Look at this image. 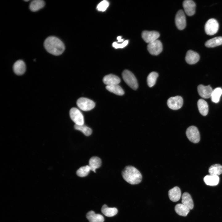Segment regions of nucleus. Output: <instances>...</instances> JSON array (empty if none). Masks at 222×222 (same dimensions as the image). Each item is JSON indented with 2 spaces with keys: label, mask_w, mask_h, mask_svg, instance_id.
I'll return each mask as SVG.
<instances>
[{
  "label": "nucleus",
  "mask_w": 222,
  "mask_h": 222,
  "mask_svg": "<svg viewBox=\"0 0 222 222\" xmlns=\"http://www.w3.org/2000/svg\"><path fill=\"white\" fill-rule=\"evenodd\" d=\"M158 76V73L154 72H152L149 74L147 77V82L149 87H151L155 84Z\"/></svg>",
  "instance_id": "nucleus-31"
},
{
  "label": "nucleus",
  "mask_w": 222,
  "mask_h": 222,
  "mask_svg": "<svg viewBox=\"0 0 222 222\" xmlns=\"http://www.w3.org/2000/svg\"><path fill=\"white\" fill-rule=\"evenodd\" d=\"M198 110L200 113L204 116L207 115L208 111V106L207 103L204 99H199L197 103Z\"/></svg>",
  "instance_id": "nucleus-21"
},
{
  "label": "nucleus",
  "mask_w": 222,
  "mask_h": 222,
  "mask_svg": "<svg viewBox=\"0 0 222 222\" xmlns=\"http://www.w3.org/2000/svg\"><path fill=\"white\" fill-rule=\"evenodd\" d=\"M222 44V37H214L207 40L205 46L208 47H213Z\"/></svg>",
  "instance_id": "nucleus-24"
},
{
  "label": "nucleus",
  "mask_w": 222,
  "mask_h": 222,
  "mask_svg": "<svg viewBox=\"0 0 222 222\" xmlns=\"http://www.w3.org/2000/svg\"><path fill=\"white\" fill-rule=\"evenodd\" d=\"M122 75L123 80L129 86L134 90L137 89L138 87L137 80L131 72L127 70H124Z\"/></svg>",
  "instance_id": "nucleus-3"
},
{
  "label": "nucleus",
  "mask_w": 222,
  "mask_h": 222,
  "mask_svg": "<svg viewBox=\"0 0 222 222\" xmlns=\"http://www.w3.org/2000/svg\"><path fill=\"white\" fill-rule=\"evenodd\" d=\"M105 88L109 91L118 95L122 96L124 94L123 90L118 84L107 85Z\"/></svg>",
  "instance_id": "nucleus-27"
},
{
  "label": "nucleus",
  "mask_w": 222,
  "mask_h": 222,
  "mask_svg": "<svg viewBox=\"0 0 222 222\" xmlns=\"http://www.w3.org/2000/svg\"><path fill=\"white\" fill-rule=\"evenodd\" d=\"M182 203L187 207L190 210L194 207V203L191 195L187 192L184 193L182 197Z\"/></svg>",
  "instance_id": "nucleus-20"
},
{
  "label": "nucleus",
  "mask_w": 222,
  "mask_h": 222,
  "mask_svg": "<svg viewBox=\"0 0 222 222\" xmlns=\"http://www.w3.org/2000/svg\"><path fill=\"white\" fill-rule=\"evenodd\" d=\"M69 115L72 120L78 125H84V120L83 116L81 112L76 108H72L69 111Z\"/></svg>",
  "instance_id": "nucleus-7"
},
{
  "label": "nucleus",
  "mask_w": 222,
  "mask_h": 222,
  "mask_svg": "<svg viewBox=\"0 0 222 222\" xmlns=\"http://www.w3.org/2000/svg\"><path fill=\"white\" fill-rule=\"evenodd\" d=\"M102 212L106 216L109 217H112L117 213V210L115 208H109L106 204L104 205L101 209Z\"/></svg>",
  "instance_id": "nucleus-26"
},
{
  "label": "nucleus",
  "mask_w": 222,
  "mask_h": 222,
  "mask_svg": "<svg viewBox=\"0 0 222 222\" xmlns=\"http://www.w3.org/2000/svg\"><path fill=\"white\" fill-rule=\"evenodd\" d=\"M44 46L48 52L56 56L61 54L65 48L63 43L58 38L54 36L47 37L44 41Z\"/></svg>",
  "instance_id": "nucleus-1"
},
{
  "label": "nucleus",
  "mask_w": 222,
  "mask_h": 222,
  "mask_svg": "<svg viewBox=\"0 0 222 222\" xmlns=\"http://www.w3.org/2000/svg\"><path fill=\"white\" fill-rule=\"evenodd\" d=\"M109 6V2L106 0H103L98 4L97 8L99 11H104L106 10Z\"/></svg>",
  "instance_id": "nucleus-33"
},
{
  "label": "nucleus",
  "mask_w": 222,
  "mask_h": 222,
  "mask_svg": "<svg viewBox=\"0 0 222 222\" xmlns=\"http://www.w3.org/2000/svg\"><path fill=\"white\" fill-rule=\"evenodd\" d=\"M124 179L129 183L137 184L141 182L142 176L140 171L133 166H128L125 167L122 172Z\"/></svg>",
  "instance_id": "nucleus-2"
},
{
  "label": "nucleus",
  "mask_w": 222,
  "mask_h": 222,
  "mask_svg": "<svg viewBox=\"0 0 222 222\" xmlns=\"http://www.w3.org/2000/svg\"><path fill=\"white\" fill-rule=\"evenodd\" d=\"M86 217L89 222H103L104 220V218L102 215L96 214L92 211L88 212Z\"/></svg>",
  "instance_id": "nucleus-18"
},
{
  "label": "nucleus",
  "mask_w": 222,
  "mask_h": 222,
  "mask_svg": "<svg viewBox=\"0 0 222 222\" xmlns=\"http://www.w3.org/2000/svg\"><path fill=\"white\" fill-rule=\"evenodd\" d=\"M91 169L88 165L80 167L76 172L77 175L80 177H84L89 174Z\"/></svg>",
  "instance_id": "nucleus-32"
},
{
  "label": "nucleus",
  "mask_w": 222,
  "mask_h": 222,
  "mask_svg": "<svg viewBox=\"0 0 222 222\" xmlns=\"http://www.w3.org/2000/svg\"><path fill=\"white\" fill-rule=\"evenodd\" d=\"M147 49L153 55H157L162 51V45L161 42L158 39L148 44Z\"/></svg>",
  "instance_id": "nucleus-9"
},
{
  "label": "nucleus",
  "mask_w": 222,
  "mask_h": 222,
  "mask_svg": "<svg viewBox=\"0 0 222 222\" xmlns=\"http://www.w3.org/2000/svg\"><path fill=\"white\" fill-rule=\"evenodd\" d=\"M29 1V0H24V1H25V2H28V1Z\"/></svg>",
  "instance_id": "nucleus-36"
},
{
  "label": "nucleus",
  "mask_w": 222,
  "mask_h": 222,
  "mask_svg": "<svg viewBox=\"0 0 222 222\" xmlns=\"http://www.w3.org/2000/svg\"><path fill=\"white\" fill-rule=\"evenodd\" d=\"M128 43V40H125L121 43H118L117 42H114L113 43V46L116 49L118 48H123L127 46Z\"/></svg>",
  "instance_id": "nucleus-34"
},
{
  "label": "nucleus",
  "mask_w": 222,
  "mask_h": 222,
  "mask_svg": "<svg viewBox=\"0 0 222 222\" xmlns=\"http://www.w3.org/2000/svg\"><path fill=\"white\" fill-rule=\"evenodd\" d=\"M103 83L107 85L118 84L121 82L120 79L117 76L110 74L105 76L103 78Z\"/></svg>",
  "instance_id": "nucleus-15"
},
{
  "label": "nucleus",
  "mask_w": 222,
  "mask_h": 222,
  "mask_svg": "<svg viewBox=\"0 0 222 222\" xmlns=\"http://www.w3.org/2000/svg\"><path fill=\"white\" fill-rule=\"evenodd\" d=\"M13 69L16 74L18 75L23 74L26 70L25 63L22 60H18L14 64Z\"/></svg>",
  "instance_id": "nucleus-16"
},
{
  "label": "nucleus",
  "mask_w": 222,
  "mask_h": 222,
  "mask_svg": "<svg viewBox=\"0 0 222 222\" xmlns=\"http://www.w3.org/2000/svg\"><path fill=\"white\" fill-rule=\"evenodd\" d=\"M175 22L177 27L179 30H182L186 26V17L183 11L179 10L177 13L175 18Z\"/></svg>",
  "instance_id": "nucleus-10"
},
{
  "label": "nucleus",
  "mask_w": 222,
  "mask_h": 222,
  "mask_svg": "<svg viewBox=\"0 0 222 222\" xmlns=\"http://www.w3.org/2000/svg\"><path fill=\"white\" fill-rule=\"evenodd\" d=\"M222 94V89L220 87L215 88L213 90L211 98L212 101L217 103L219 101L220 98Z\"/></svg>",
  "instance_id": "nucleus-29"
},
{
  "label": "nucleus",
  "mask_w": 222,
  "mask_h": 222,
  "mask_svg": "<svg viewBox=\"0 0 222 222\" xmlns=\"http://www.w3.org/2000/svg\"><path fill=\"white\" fill-rule=\"evenodd\" d=\"M45 5L44 1L42 0H34L29 5V9L33 12L37 11L43 8Z\"/></svg>",
  "instance_id": "nucleus-23"
},
{
  "label": "nucleus",
  "mask_w": 222,
  "mask_h": 222,
  "mask_svg": "<svg viewBox=\"0 0 222 222\" xmlns=\"http://www.w3.org/2000/svg\"><path fill=\"white\" fill-rule=\"evenodd\" d=\"M183 104V99L180 96L171 97L167 101V105L168 107L174 110L180 109L182 107Z\"/></svg>",
  "instance_id": "nucleus-8"
},
{
  "label": "nucleus",
  "mask_w": 222,
  "mask_h": 222,
  "mask_svg": "<svg viewBox=\"0 0 222 222\" xmlns=\"http://www.w3.org/2000/svg\"><path fill=\"white\" fill-rule=\"evenodd\" d=\"M186 134L188 139L191 142L197 143L200 141V134L196 127L193 125L190 126L187 129Z\"/></svg>",
  "instance_id": "nucleus-6"
},
{
  "label": "nucleus",
  "mask_w": 222,
  "mask_h": 222,
  "mask_svg": "<svg viewBox=\"0 0 222 222\" xmlns=\"http://www.w3.org/2000/svg\"><path fill=\"white\" fill-rule=\"evenodd\" d=\"M76 104L80 109L84 111H89L93 109L95 105L93 101L85 97L79 98L77 101Z\"/></svg>",
  "instance_id": "nucleus-5"
},
{
  "label": "nucleus",
  "mask_w": 222,
  "mask_h": 222,
  "mask_svg": "<svg viewBox=\"0 0 222 222\" xmlns=\"http://www.w3.org/2000/svg\"><path fill=\"white\" fill-rule=\"evenodd\" d=\"M117 39L118 40V42H122L124 41V39H122L121 37L120 36L117 37Z\"/></svg>",
  "instance_id": "nucleus-35"
},
{
  "label": "nucleus",
  "mask_w": 222,
  "mask_h": 222,
  "mask_svg": "<svg viewBox=\"0 0 222 222\" xmlns=\"http://www.w3.org/2000/svg\"><path fill=\"white\" fill-rule=\"evenodd\" d=\"M213 90L210 85L204 86L200 84L197 87V91L199 95L204 98L208 99L211 97Z\"/></svg>",
  "instance_id": "nucleus-12"
},
{
  "label": "nucleus",
  "mask_w": 222,
  "mask_h": 222,
  "mask_svg": "<svg viewBox=\"0 0 222 222\" xmlns=\"http://www.w3.org/2000/svg\"><path fill=\"white\" fill-rule=\"evenodd\" d=\"M219 28V24L215 19L212 18L208 20L205 24V31L207 34L213 35L216 34Z\"/></svg>",
  "instance_id": "nucleus-4"
},
{
  "label": "nucleus",
  "mask_w": 222,
  "mask_h": 222,
  "mask_svg": "<svg viewBox=\"0 0 222 222\" xmlns=\"http://www.w3.org/2000/svg\"><path fill=\"white\" fill-rule=\"evenodd\" d=\"M183 5L184 11L187 15L191 16L195 14L196 4L193 1L191 0H185L183 2Z\"/></svg>",
  "instance_id": "nucleus-13"
},
{
  "label": "nucleus",
  "mask_w": 222,
  "mask_h": 222,
  "mask_svg": "<svg viewBox=\"0 0 222 222\" xmlns=\"http://www.w3.org/2000/svg\"><path fill=\"white\" fill-rule=\"evenodd\" d=\"M159 36V33L155 31H144L142 33L143 39L148 44L157 40Z\"/></svg>",
  "instance_id": "nucleus-11"
},
{
  "label": "nucleus",
  "mask_w": 222,
  "mask_h": 222,
  "mask_svg": "<svg viewBox=\"0 0 222 222\" xmlns=\"http://www.w3.org/2000/svg\"><path fill=\"white\" fill-rule=\"evenodd\" d=\"M168 196L170 199L173 202L179 201L181 196V191L179 188L175 186L168 191Z\"/></svg>",
  "instance_id": "nucleus-17"
},
{
  "label": "nucleus",
  "mask_w": 222,
  "mask_h": 222,
  "mask_svg": "<svg viewBox=\"0 0 222 222\" xmlns=\"http://www.w3.org/2000/svg\"><path fill=\"white\" fill-rule=\"evenodd\" d=\"M74 128L75 129L81 132L87 136H90L92 133V130L90 128L84 125H78L75 124Z\"/></svg>",
  "instance_id": "nucleus-30"
},
{
  "label": "nucleus",
  "mask_w": 222,
  "mask_h": 222,
  "mask_svg": "<svg viewBox=\"0 0 222 222\" xmlns=\"http://www.w3.org/2000/svg\"><path fill=\"white\" fill-rule=\"evenodd\" d=\"M176 213L179 215L186 216L190 211V209L182 204H177L175 208Z\"/></svg>",
  "instance_id": "nucleus-25"
},
{
  "label": "nucleus",
  "mask_w": 222,
  "mask_h": 222,
  "mask_svg": "<svg viewBox=\"0 0 222 222\" xmlns=\"http://www.w3.org/2000/svg\"><path fill=\"white\" fill-rule=\"evenodd\" d=\"M199 58L198 53L193 51L189 50L186 53L185 59L188 64H193L197 63L199 60Z\"/></svg>",
  "instance_id": "nucleus-14"
},
{
  "label": "nucleus",
  "mask_w": 222,
  "mask_h": 222,
  "mask_svg": "<svg viewBox=\"0 0 222 222\" xmlns=\"http://www.w3.org/2000/svg\"><path fill=\"white\" fill-rule=\"evenodd\" d=\"M208 172L210 175L218 176L222 173V166L218 164H213L209 167Z\"/></svg>",
  "instance_id": "nucleus-28"
},
{
  "label": "nucleus",
  "mask_w": 222,
  "mask_h": 222,
  "mask_svg": "<svg viewBox=\"0 0 222 222\" xmlns=\"http://www.w3.org/2000/svg\"><path fill=\"white\" fill-rule=\"evenodd\" d=\"M101 159L97 156H93L91 157L89 161V166L91 170L96 172V170L99 168L101 165Z\"/></svg>",
  "instance_id": "nucleus-22"
},
{
  "label": "nucleus",
  "mask_w": 222,
  "mask_h": 222,
  "mask_svg": "<svg viewBox=\"0 0 222 222\" xmlns=\"http://www.w3.org/2000/svg\"><path fill=\"white\" fill-rule=\"evenodd\" d=\"M220 178L218 176L207 175L204 178V181L205 183L209 186H215L218 185L219 182Z\"/></svg>",
  "instance_id": "nucleus-19"
}]
</instances>
